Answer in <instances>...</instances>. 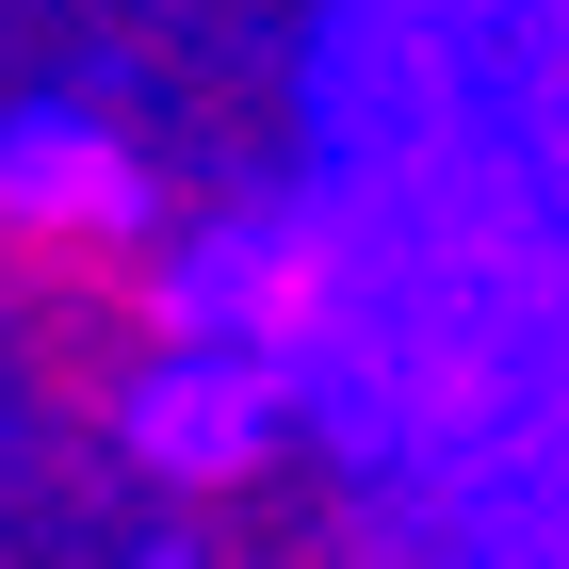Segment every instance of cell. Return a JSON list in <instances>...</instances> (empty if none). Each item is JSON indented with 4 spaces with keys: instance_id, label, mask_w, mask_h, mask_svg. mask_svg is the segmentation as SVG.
I'll return each instance as SVG.
<instances>
[{
    "instance_id": "cell-1",
    "label": "cell",
    "mask_w": 569,
    "mask_h": 569,
    "mask_svg": "<svg viewBox=\"0 0 569 569\" xmlns=\"http://www.w3.org/2000/svg\"><path fill=\"white\" fill-rule=\"evenodd\" d=\"M0 342L98 439H131V407L179 358H212L196 244H179L131 131H98V114H17L0 131Z\"/></svg>"
},
{
    "instance_id": "cell-2",
    "label": "cell",
    "mask_w": 569,
    "mask_h": 569,
    "mask_svg": "<svg viewBox=\"0 0 569 569\" xmlns=\"http://www.w3.org/2000/svg\"><path fill=\"white\" fill-rule=\"evenodd\" d=\"M196 309H212L228 358H261L277 391H326L375 326V228L326 212V196H277V212L196 228Z\"/></svg>"
},
{
    "instance_id": "cell-3",
    "label": "cell",
    "mask_w": 569,
    "mask_h": 569,
    "mask_svg": "<svg viewBox=\"0 0 569 569\" xmlns=\"http://www.w3.org/2000/svg\"><path fill=\"white\" fill-rule=\"evenodd\" d=\"M277 423H293V391H277L261 358H228V342H212V358H179L163 391L131 407V456H147L163 488H244V472L277 456Z\"/></svg>"
},
{
    "instance_id": "cell-4",
    "label": "cell",
    "mask_w": 569,
    "mask_h": 569,
    "mask_svg": "<svg viewBox=\"0 0 569 569\" xmlns=\"http://www.w3.org/2000/svg\"><path fill=\"white\" fill-rule=\"evenodd\" d=\"M521 537H537V569H569V407H553V456L521 472Z\"/></svg>"
},
{
    "instance_id": "cell-5",
    "label": "cell",
    "mask_w": 569,
    "mask_h": 569,
    "mask_svg": "<svg viewBox=\"0 0 569 569\" xmlns=\"http://www.w3.org/2000/svg\"><path fill=\"white\" fill-rule=\"evenodd\" d=\"M521 66H537V98H553V131H569V0H521Z\"/></svg>"
}]
</instances>
